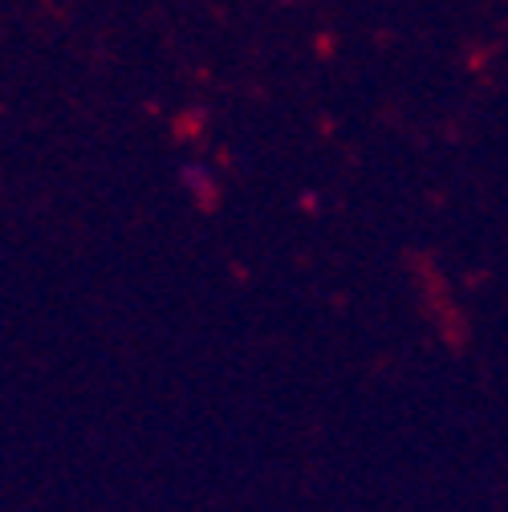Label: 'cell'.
<instances>
[{
    "label": "cell",
    "instance_id": "cell-1",
    "mask_svg": "<svg viewBox=\"0 0 508 512\" xmlns=\"http://www.w3.org/2000/svg\"><path fill=\"white\" fill-rule=\"evenodd\" d=\"M183 183H187V187H196V196H200V200H212V196H216V183L208 179V171H204L200 163H187V167H183Z\"/></svg>",
    "mask_w": 508,
    "mask_h": 512
}]
</instances>
